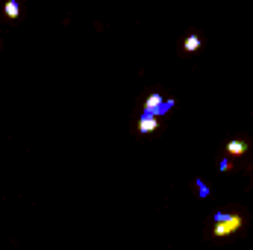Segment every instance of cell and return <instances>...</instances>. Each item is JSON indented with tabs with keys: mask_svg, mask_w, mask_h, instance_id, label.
<instances>
[{
	"mask_svg": "<svg viewBox=\"0 0 253 250\" xmlns=\"http://www.w3.org/2000/svg\"><path fill=\"white\" fill-rule=\"evenodd\" d=\"M171 109H174V97H168V100H165L162 94H156V91H153V94H147V100H144V115H153L156 121H159L162 115H168Z\"/></svg>",
	"mask_w": 253,
	"mask_h": 250,
	"instance_id": "1",
	"label": "cell"
},
{
	"mask_svg": "<svg viewBox=\"0 0 253 250\" xmlns=\"http://www.w3.org/2000/svg\"><path fill=\"white\" fill-rule=\"evenodd\" d=\"M242 227V215H215V227H212V233H215V239H224V236H230V233H236Z\"/></svg>",
	"mask_w": 253,
	"mask_h": 250,
	"instance_id": "2",
	"label": "cell"
},
{
	"mask_svg": "<svg viewBox=\"0 0 253 250\" xmlns=\"http://www.w3.org/2000/svg\"><path fill=\"white\" fill-rule=\"evenodd\" d=\"M3 15H6L9 21L21 18V3H18V0H6V3H3Z\"/></svg>",
	"mask_w": 253,
	"mask_h": 250,
	"instance_id": "3",
	"label": "cell"
},
{
	"mask_svg": "<svg viewBox=\"0 0 253 250\" xmlns=\"http://www.w3.org/2000/svg\"><path fill=\"white\" fill-rule=\"evenodd\" d=\"M156 126H159V121H156L153 115H141V118H138V132H153Z\"/></svg>",
	"mask_w": 253,
	"mask_h": 250,
	"instance_id": "4",
	"label": "cell"
},
{
	"mask_svg": "<svg viewBox=\"0 0 253 250\" xmlns=\"http://www.w3.org/2000/svg\"><path fill=\"white\" fill-rule=\"evenodd\" d=\"M200 36H186V42H183V47H186V53H194V50H200Z\"/></svg>",
	"mask_w": 253,
	"mask_h": 250,
	"instance_id": "5",
	"label": "cell"
},
{
	"mask_svg": "<svg viewBox=\"0 0 253 250\" xmlns=\"http://www.w3.org/2000/svg\"><path fill=\"white\" fill-rule=\"evenodd\" d=\"M245 150H248L245 141H230V144H227V153H230V156H242Z\"/></svg>",
	"mask_w": 253,
	"mask_h": 250,
	"instance_id": "6",
	"label": "cell"
},
{
	"mask_svg": "<svg viewBox=\"0 0 253 250\" xmlns=\"http://www.w3.org/2000/svg\"><path fill=\"white\" fill-rule=\"evenodd\" d=\"M197 194H200V197H209V186H206V183H203V180H197Z\"/></svg>",
	"mask_w": 253,
	"mask_h": 250,
	"instance_id": "7",
	"label": "cell"
}]
</instances>
